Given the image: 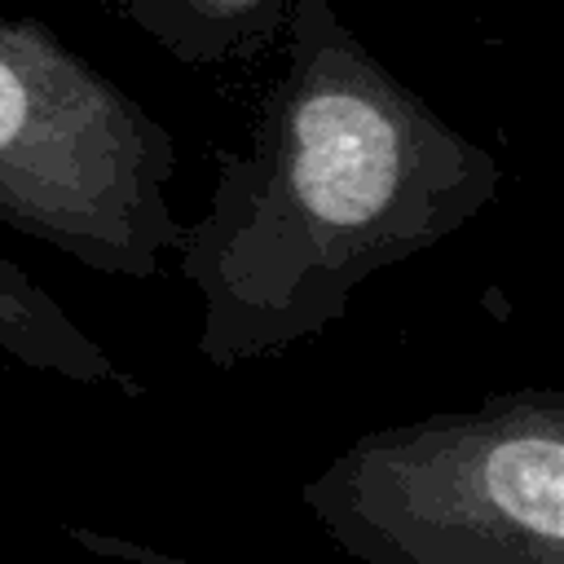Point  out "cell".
<instances>
[{"label":"cell","mask_w":564,"mask_h":564,"mask_svg":"<svg viewBox=\"0 0 564 564\" xmlns=\"http://www.w3.org/2000/svg\"><path fill=\"white\" fill-rule=\"evenodd\" d=\"M278 48L247 145L216 150L207 207L172 247L216 370L326 335L375 273L502 189V163L397 79L335 0H295Z\"/></svg>","instance_id":"cell-1"},{"label":"cell","mask_w":564,"mask_h":564,"mask_svg":"<svg viewBox=\"0 0 564 564\" xmlns=\"http://www.w3.org/2000/svg\"><path fill=\"white\" fill-rule=\"evenodd\" d=\"M176 137L40 18L0 13V225L145 282L176 247Z\"/></svg>","instance_id":"cell-3"},{"label":"cell","mask_w":564,"mask_h":564,"mask_svg":"<svg viewBox=\"0 0 564 564\" xmlns=\"http://www.w3.org/2000/svg\"><path fill=\"white\" fill-rule=\"evenodd\" d=\"M300 502L357 564H564V388L370 427Z\"/></svg>","instance_id":"cell-2"},{"label":"cell","mask_w":564,"mask_h":564,"mask_svg":"<svg viewBox=\"0 0 564 564\" xmlns=\"http://www.w3.org/2000/svg\"><path fill=\"white\" fill-rule=\"evenodd\" d=\"M119 9L185 66H238L282 40L295 0H119Z\"/></svg>","instance_id":"cell-5"},{"label":"cell","mask_w":564,"mask_h":564,"mask_svg":"<svg viewBox=\"0 0 564 564\" xmlns=\"http://www.w3.org/2000/svg\"><path fill=\"white\" fill-rule=\"evenodd\" d=\"M0 361L53 375L79 388L141 397V383L97 344L70 308H62L22 264L0 256Z\"/></svg>","instance_id":"cell-4"}]
</instances>
